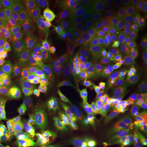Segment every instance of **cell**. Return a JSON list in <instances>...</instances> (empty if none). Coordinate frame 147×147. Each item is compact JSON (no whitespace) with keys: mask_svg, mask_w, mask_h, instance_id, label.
Returning a JSON list of instances; mask_svg holds the SVG:
<instances>
[{"mask_svg":"<svg viewBox=\"0 0 147 147\" xmlns=\"http://www.w3.org/2000/svg\"><path fill=\"white\" fill-rule=\"evenodd\" d=\"M77 115L74 118L81 139V147H98L108 134L112 115L92 93L76 100Z\"/></svg>","mask_w":147,"mask_h":147,"instance_id":"cell-1","label":"cell"},{"mask_svg":"<svg viewBox=\"0 0 147 147\" xmlns=\"http://www.w3.org/2000/svg\"><path fill=\"white\" fill-rule=\"evenodd\" d=\"M134 58L130 48L123 44L110 61V72L116 95L121 99L131 101L138 109L146 104L147 89L141 87L135 79L133 74Z\"/></svg>","mask_w":147,"mask_h":147,"instance_id":"cell-2","label":"cell"},{"mask_svg":"<svg viewBox=\"0 0 147 147\" xmlns=\"http://www.w3.org/2000/svg\"><path fill=\"white\" fill-rule=\"evenodd\" d=\"M70 8L60 1H43L34 30L39 38H56L75 25Z\"/></svg>","mask_w":147,"mask_h":147,"instance_id":"cell-3","label":"cell"},{"mask_svg":"<svg viewBox=\"0 0 147 147\" xmlns=\"http://www.w3.org/2000/svg\"><path fill=\"white\" fill-rule=\"evenodd\" d=\"M57 75L67 74L88 50V35L76 24L56 38Z\"/></svg>","mask_w":147,"mask_h":147,"instance_id":"cell-4","label":"cell"},{"mask_svg":"<svg viewBox=\"0 0 147 147\" xmlns=\"http://www.w3.org/2000/svg\"><path fill=\"white\" fill-rule=\"evenodd\" d=\"M87 35L88 48L102 65H110L123 46L122 27L113 16Z\"/></svg>","mask_w":147,"mask_h":147,"instance_id":"cell-5","label":"cell"},{"mask_svg":"<svg viewBox=\"0 0 147 147\" xmlns=\"http://www.w3.org/2000/svg\"><path fill=\"white\" fill-rule=\"evenodd\" d=\"M99 65L97 58L88 48L78 63L67 73L69 92L76 100L91 93L98 74Z\"/></svg>","mask_w":147,"mask_h":147,"instance_id":"cell-6","label":"cell"},{"mask_svg":"<svg viewBox=\"0 0 147 147\" xmlns=\"http://www.w3.org/2000/svg\"><path fill=\"white\" fill-rule=\"evenodd\" d=\"M38 147H81V139L75 119H62L40 130Z\"/></svg>","mask_w":147,"mask_h":147,"instance_id":"cell-7","label":"cell"},{"mask_svg":"<svg viewBox=\"0 0 147 147\" xmlns=\"http://www.w3.org/2000/svg\"><path fill=\"white\" fill-rule=\"evenodd\" d=\"M69 6L76 25L87 34L112 17L101 0H76L70 2Z\"/></svg>","mask_w":147,"mask_h":147,"instance_id":"cell-8","label":"cell"},{"mask_svg":"<svg viewBox=\"0 0 147 147\" xmlns=\"http://www.w3.org/2000/svg\"><path fill=\"white\" fill-rule=\"evenodd\" d=\"M73 100L72 94L66 91L38 106V115L34 121L37 127L41 130L62 119L71 107Z\"/></svg>","mask_w":147,"mask_h":147,"instance_id":"cell-9","label":"cell"},{"mask_svg":"<svg viewBox=\"0 0 147 147\" xmlns=\"http://www.w3.org/2000/svg\"><path fill=\"white\" fill-rule=\"evenodd\" d=\"M43 1L3 0L0 1L11 22L15 25L34 27L37 15Z\"/></svg>","mask_w":147,"mask_h":147,"instance_id":"cell-10","label":"cell"},{"mask_svg":"<svg viewBox=\"0 0 147 147\" xmlns=\"http://www.w3.org/2000/svg\"><path fill=\"white\" fill-rule=\"evenodd\" d=\"M7 29L10 32L21 62L26 65L27 58L34 52L38 38L34 27L13 24L7 27Z\"/></svg>","mask_w":147,"mask_h":147,"instance_id":"cell-11","label":"cell"},{"mask_svg":"<svg viewBox=\"0 0 147 147\" xmlns=\"http://www.w3.org/2000/svg\"><path fill=\"white\" fill-rule=\"evenodd\" d=\"M38 106L53 96L61 94L64 87V80L58 75H50L37 79L27 85Z\"/></svg>","mask_w":147,"mask_h":147,"instance_id":"cell-12","label":"cell"},{"mask_svg":"<svg viewBox=\"0 0 147 147\" xmlns=\"http://www.w3.org/2000/svg\"><path fill=\"white\" fill-rule=\"evenodd\" d=\"M145 6L137 0H117L113 18L122 26H129L144 19Z\"/></svg>","mask_w":147,"mask_h":147,"instance_id":"cell-13","label":"cell"},{"mask_svg":"<svg viewBox=\"0 0 147 147\" xmlns=\"http://www.w3.org/2000/svg\"><path fill=\"white\" fill-rule=\"evenodd\" d=\"M0 61L16 76L25 67L16 52L15 44L7 28L0 30Z\"/></svg>","mask_w":147,"mask_h":147,"instance_id":"cell-14","label":"cell"},{"mask_svg":"<svg viewBox=\"0 0 147 147\" xmlns=\"http://www.w3.org/2000/svg\"><path fill=\"white\" fill-rule=\"evenodd\" d=\"M128 47L138 61L147 65V23L145 19L131 30Z\"/></svg>","mask_w":147,"mask_h":147,"instance_id":"cell-15","label":"cell"},{"mask_svg":"<svg viewBox=\"0 0 147 147\" xmlns=\"http://www.w3.org/2000/svg\"><path fill=\"white\" fill-rule=\"evenodd\" d=\"M145 105L137 110V115L127 122L124 132L134 147H147V129L142 121Z\"/></svg>","mask_w":147,"mask_h":147,"instance_id":"cell-16","label":"cell"},{"mask_svg":"<svg viewBox=\"0 0 147 147\" xmlns=\"http://www.w3.org/2000/svg\"><path fill=\"white\" fill-rule=\"evenodd\" d=\"M11 113L19 120L27 119L34 122L38 115V105L30 91H28L20 98L10 102Z\"/></svg>","mask_w":147,"mask_h":147,"instance_id":"cell-17","label":"cell"},{"mask_svg":"<svg viewBox=\"0 0 147 147\" xmlns=\"http://www.w3.org/2000/svg\"><path fill=\"white\" fill-rule=\"evenodd\" d=\"M34 52L43 59L56 74L57 48L56 38H38ZM57 75V74H56Z\"/></svg>","mask_w":147,"mask_h":147,"instance_id":"cell-18","label":"cell"},{"mask_svg":"<svg viewBox=\"0 0 147 147\" xmlns=\"http://www.w3.org/2000/svg\"><path fill=\"white\" fill-rule=\"evenodd\" d=\"M29 91L26 84L16 79H8L0 83V97L8 102L20 98Z\"/></svg>","mask_w":147,"mask_h":147,"instance_id":"cell-19","label":"cell"},{"mask_svg":"<svg viewBox=\"0 0 147 147\" xmlns=\"http://www.w3.org/2000/svg\"><path fill=\"white\" fill-rule=\"evenodd\" d=\"M25 67H26L37 79L55 74L48 64L34 52L27 58Z\"/></svg>","mask_w":147,"mask_h":147,"instance_id":"cell-20","label":"cell"},{"mask_svg":"<svg viewBox=\"0 0 147 147\" xmlns=\"http://www.w3.org/2000/svg\"><path fill=\"white\" fill-rule=\"evenodd\" d=\"M21 122L12 113L0 116V142L9 140L11 135Z\"/></svg>","mask_w":147,"mask_h":147,"instance_id":"cell-21","label":"cell"},{"mask_svg":"<svg viewBox=\"0 0 147 147\" xmlns=\"http://www.w3.org/2000/svg\"><path fill=\"white\" fill-rule=\"evenodd\" d=\"M9 141L12 147H34L30 134L22 123L14 130Z\"/></svg>","mask_w":147,"mask_h":147,"instance_id":"cell-22","label":"cell"},{"mask_svg":"<svg viewBox=\"0 0 147 147\" xmlns=\"http://www.w3.org/2000/svg\"><path fill=\"white\" fill-rule=\"evenodd\" d=\"M133 74L137 83L141 87L146 88L147 84V65L141 61H135L133 64Z\"/></svg>","mask_w":147,"mask_h":147,"instance_id":"cell-23","label":"cell"},{"mask_svg":"<svg viewBox=\"0 0 147 147\" xmlns=\"http://www.w3.org/2000/svg\"><path fill=\"white\" fill-rule=\"evenodd\" d=\"M119 128H113L101 141L98 147H119Z\"/></svg>","mask_w":147,"mask_h":147,"instance_id":"cell-24","label":"cell"},{"mask_svg":"<svg viewBox=\"0 0 147 147\" xmlns=\"http://www.w3.org/2000/svg\"><path fill=\"white\" fill-rule=\"evenodd\" d=\"M16 79L18 80L19 82L26 84V85L32 84L37 80L36 78L33 75V74L26 67H24L21 69V72L16 75Z\"/></svg>","mask_w":147,"mask_h":147,"instance_id":"cell-25","label":"cell"},{"mask_svg":"<svg viewBox=\"0 0 147 147\" xmlns=\"http://www.w3.org/2000/svg\"><path fill=\"white\" fill-rule=\"evenodd\" d=\"M16 75L4 64L0 61V83L8 79H16Z\"/></svg>","mask_w":147,"mask_h":147,"instance_id":"cell-26","label":"cell"},{"mask_svg":"<svg viewBox=\"0 0 147 147\" xmlns=\"http://www.w3.org/2000/svg\"><path fill=\"white\" fill-rule=\"evenodd\" d=\"M11 26V21L7 16L6 11L3 9V6L0 3V30L7 28Z\"/></svg>","mask_w":147,"mask_h":147,"instance_id":"cell-27","label":"cell"},{"mask_svg":"<svg viewBox=\"0 0 147 147\" xmlns=\"http://www.w3.org/2000/svg\"><path fill=\"white\" fill-rule=\"evenodd\" d=\"M119 147H134L131 141L127 137L124 130H119Z\"/></svg>","mask_w":147,"mask_h":147,"instance_id":"cell-28","label":"cell"},{"mask_svg":"<svg viewBox=\"0 0 147 147\" xmlns=\"http://www.w3.org/2000/svg\"><path fill=\"white\" fill-rule=\"evenodd\" d=\"M116 2H117V0H102L101 1L105 11L111 16L113 15V11L116 5Z\"/></svg>","mask_w":147,"mask_h":147,"instance_id":"cell-29","label":"cell"},{"mask_svg":"<svg viewBox=\"0 0 147 147\" xmlns=\"http://www.w3.org/2000/svg\"><path fill=\"white\" fill-rule=\"evenodd\" d=\"M11 113L10 107V102L0 97V116L5 114Z\"/></svg>","mask_w":147,"mask_h":147,"instance_id":"cell-30","label":"cell"},{"mask_svg":"<svg viewBox=\"0 0 147 147\" xmlns=\"http://www.w3.org/2000/svg\"><path fill=\"white\" fill-rule=\"evenodd\" d=\"M0 147H12L9 140H6L3 142H0Z\"/></svg>","mask_w":147,"mask_h":147,"instance_id":"cell-31","label":"cell"}]
</instances>
